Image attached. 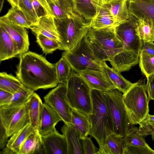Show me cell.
<instances>
[{
    "instance_id": "1",
    "label": "cell",
    "mask_w": 154,
    "mask_h": 154,
    "mask_svg": "<svg viewBox=\"0 0 154 154\" xmlns=\"http://www.w3.org/2000/svg\"><path fill=\"white\" fill-rule=\"evenodd\" d=\"M19 57L16 76L24 86L34 91L58 85L55 64L49 62L42 55L31 51Z\"/></svg>"
},
{
    "instance_id": "2",
    "label": "cell",
    "mask_w": 154,
    "mask_h": 154,
    "mask_svg": "<svg viewBox=\"0 0 154 154\" xmlns=\"http://www.w3.org/2000/svg\"><path fill=\"white\" fill-rule=\"evenodd\" d=\"M92 109L89 115L91 125L89 135L96 140L100 148L105 143L107 137L114 133L112 121L102 91L91 89Z\"/></svg>"
},
{
    "instance_id": "3",
    "label": "cell",
    "mask_w": 154,
    "mask_h": 154,
    "mask_svg": "<svg viewBox=\"0 0 154 154\" xmlns=\"http://www.w3.org/2000/svg\"><path fill=\"white\" fill-rule=\"evenodd\" d=\"M86 36L94 53L101 61H109L123 51V44L116 34V27L89 28Z\"/></svg>"
},
{
    "instance_id": "4",
    "label": "cell",
    "mask_w": 154,
    "mask_h": 154,
    "mask_svg": "<svg viewBox=\"0 0 154 154\" xmlns=\"http://www.w3.org/2000/svg\"><path fill=\"white\" fill-rule=\"evenodd\" d=\"M54 21L58 35L59 50L69 51L73 49L87 34L88 22L75 12Z\"/></svg>"
},
{
    "instance_id": "5",
    "label": "cell",
    "mask_w": 154,
    "mask_h": 154,
    "mask_svg": "<svg viewBox=\"0 0 154 154\" xmlns=\"http://www.w3.org/2000/svg\"><path fill=\"white\" fill-rule=\"evenodd\" d=\"M144 82L133 83L124 94L123 100L132 125L139 124L149 114V100Z\"/></svg>"
},
{
    "instance_id": "6",
    "label": "cell",
    "mask_w": 154,
    "mask_h": 154,
    "mask_svg": "<svg viewBox=\"0 0 154 154\" xmlns=\"http://www.w3.org/2000/svg\"><path fill=\"white\" fill-rule=\"evenodd\" d=\"M66 87L67 97L72 108L89 115L92 109L91 89L86 81L72 70Z\"/></svg>"
},
{
    "instance_id": "7",
    "label": "cell",
    "mask_w": 154,
    "mask_h": 154,
    "mask_svg": "<svg viewBox=\"0 0 154 154\" xmlns=\"http://www.w3.org/2000/svg\"><path fill=\"white\" fill-rule=\"evenodd\" d=\"M62 56L67 60L72 70L78 73L87 69L103 70L101 66L102 61L94 53L86 34L73 49L64 51Z\"/></svg>"
},
{
    "instance_id": "8",
    "label": "cell",
    "mask_w": 154,
    "mask_h": 154,
    "mask_svg": "<svg viewBox=\"0 0 154 154\" xmlns=\"http://www.w3.org/2000/svg\"><path fill=\"white\" fill-rule=\"evenodd\" d=\"M101 91L112 121L114 133L123 136L132 125L123 101V94L117 89Z\"/></svg>"
},
{
    "instance_id": "9",
    "label": "cell",
    "mask_w": 154,
    "mask_h": 154,
    "mask_svg": "<svg viewBox=\"0 0 154 154\" xmlns=\"http://www.w3.org/2000/svg\"><path fill=\"white\" fill-rule=\"evenodd\" d=\"M0 122L11 137L30 122L29 114L25 104L14 107L0 106Z\"/></svg>"
},
{
    "instance_id": "10",
    "label": "cell",
    "mask_w": 154,
    "mask_h": 154,
    "mask_svg": "<svg viewBox=\"0 0 154 154\" xmlns=\"http://www.w3.org/2000/svg\"><path fill=\"white\" fill-rule=\"evenodd\" d=\"M66 83H59L44 97L45 102L59 115L64 124L71 123L72 109L66 95Z\"/></svg>"
},
{
    "instance_id": "11",
    "label": "cell",
    "mask_w": 154,
    "mask_h": 154,
    "mask_svg": "<svg viewBox=\"0 0 154 154\" xmlns=\"http://www.w3.org/2000/svg\"><path fill=\"white\" fill-rule=\"evenodd\" d=\"M136 19L130 16L128 20L116 27V34L123 43L122 52L125 55L140 53L142 41L136 34Z\"/></svg>"
},
{
    "instance_id": "12",
    "label": "cell",
    "mask_w": 154,
    "mask_h": 154,
    "mask_svg": "<svg viewBox=\"0 0 154 154\" xmlns=\"http://www.w3.org/2000/svg\"><path fill=\"white\" fill-rule=\"evenodd\" d=\"M78 74L84 79L91 89L102 91L116 89L107 74L103 70L87 69Z\"/></svg>"
},
{
    "instance_id": "13",
    "label": "cell",
    "mask_w": 154,
    "mask_h": 154,
    "mask_svg": "<svg viewBox=\"0 0 154 154\" xmlns=\"http://www.w3.org/2000/svg\"><path fill=\"white\" fill-rule=\"evenodd\" d=\"M62 119L57 112L45 102L42 109L38 129L42 137L45 136L56 132L55 126Z\"/></svg>"
},
{
    "instance_id": "14",
    "label": "cell",
    "mask_w": 154,
    "mask_h": 154,
    "mask_svg": "<svg viewBox=\"0 0 154 154\" xmlns=\"http://www.w3.org/2000/svg\"><path fill=\"white\" fill-rule=\"evenodd\" d=\"M0 25L3 27L10 35L20 53V55L28 51L29 42L26 28L10 23L0 21Z\"/></svg>"
},
{
    "instance_id": "15",
    "label": "cell",
    "mask_w": 154,
    "mask_h": 154,
    "mask_svg": "<svg viewBox=\"0 0 154 154\" xmlns=\"http://www.w3.org/2000/svg\"><path fill=\"white\" fill-rule=\"evenodd\" d=\"M42 137L46 154H68L66 140L63 134L57 131Z\"/></svg>"
},
{
    "instance_id": "16",
    "label": "cell",
    "mask_w": 154,
    "mask_h": 154,
    "mask_svg": "<svg viewBox=\"0 0 154 154\" xmlns=\"http://www.w3.org/2000/svg\"><path fill=\"white\" fill-rule=\"evenodd\" d=\"M89 28L98 29L116 27L118 24L109 9L102 0H100L97 14L88 22Z\"/></svg>"
},
{
    "instance_id": "17",
    "label": "cell",
    "mask_w": 154,
    "mask_h": 154,
    "mask_svg": "<svg viewBox=\"0 0 154 154\" xmlns=\"http://www.w3.org/2000/svg\"><path fill=\"white\" fill-rule=\"evenodd\" d=\"M128 5L130 16L136 19L149 18L154 26V0H128Z\"/></svg>"
},
{
    "instance_id": "18",
    "label": "cell",
    "mask_w": 154,
    "mask_h": 154,
    "mask_svg": "<svg viewBox=\"0 0 154 154\" xmlns=\"http://www.w3.org/2000/svg\"><path fill=\"white\" fill-rule=\"evenodd\" d=\"M61 130L66 140L68 154H84L82 139L72 124H64Z\"/></svg>"
},
{
    "instance_id": "19",
    "label": "cell",
    "mask_w": 154,
    "mask_h": 154,
    "mask_svg": "<svg viewBox=\"0 0 154 154\" xmlns=\"http://www.w3.org/2000/svg\"><path fill=\"white\" fill-rule=\"evenodd\" d=\"M19 55V52L13 40L6 29L0 25V61Z\"/></svg>"
},
{
    "instance_id": "20",
    "label": "cell",
    "mask_w": 154,
    "mask_h": 154,
    "mask_svg": "<svg viewBox=\"0 0 154 154\" xmlns=\"http://www.w3.org/2000/svg\"><path fill=\"white\" fill-rule=\"evenodd\" d=\"M30 29L36 35L41 34L59 41L54 17L52 16L47 15L40 18L38 24Z\"/></svg>"
},
{
    "instance_id": "21",
    "label": "cell",
    "mask_w": 154,
    "mask_h": 154,
    "mask_svg": "<svg viewBox=\"0 0 154 154\" xmlns=\"http://www.w3.org/2000/svg\"><path fill=\"white\" fill-rule=\"evenodd\" d=\"M105 4L118 25L129 20L130 15L128 0H102Z\"/></svg>"
},
{
    "instance_id": "22",
    "label": "cell",
    "mask_w": 154,
    "mask_h": 154,
    "mask_svg": "<svg viewBox=\"0 0 154 154\" xmlns=\"http://www.w3.org/2000/svg\"><path fill=\"white\" fill-rule=\"evenodd\" d=\"M45 154L42 136L36 130L25 139L20 149L19 154Z\"/></svg>"
},
{
    "instance_id": "23",
    "label": "cell",
    "mask_w": 154,
    "mask_h": 154,
    "mask_svg": "<svg viewBox=\"0 0 154 154\" xmlns=\"http://www.w3.org/2000/svg\"><path fill=\"white\" fill-rule=\"evenodd\" d=\"M100 0H73L74 12L91 21L96 15Z\"/></svg>"
},
{
    "instance_id": "24",
    "label": "cell",
    "mask_w": 154,
    "mask_h": 154,
    "mask_svg": "<svg viewBox=\"0 0 154 154\" xmlns=\"http://www.w3.org/2000/svg\"><path fill=\"white\" fill-rule=\"evenodd\" d=\"M36 130L29 122L14 133L8 140L5 147L13 154H19L21 146L27 137Z\"/></svg>"
},
{
    "instance_id": "25",
    "label": "cell",
    "mask_w": 154,
    "mask_h": 154,
    "mask_svg": "<svg viewBox=\"0 0 154 154\" xmlns=\"http://www.w3.org/2000/svg\"><path fill=\"white\" fill-rule=\"evenodd\" d=\"M43 103L39 96L34 92L25 103L29 112V123L37 130L39 125Z\"/></svg>"
},
{
    "instance_id": "26",
    "label": "cell",
    "mask_w": 154,
    "mask_h": 154,
    "mask_svg": "<svg viewBox=\"0 0 154 154\" xmlns=\"http://www.w3.org/2000/svg\"><path fill=\"white\" fill-rule=\"evenodd\" d=\"M125 144L123 136L112 133L107 138L105 143L96 154H123Z\"/></svg>"
},
{
    "instance_id": "27",
    "label": "cell",
    "mask_w": 154,
    "mask_h": 154,
    "mask_svg": "<svg viewBox=\"0 0 154 154\" xmlns=\"http://www.w3.org/2000/svg\"><path fill=\"white\" fill-rule=\"evenodd\" d=\"M71 124L78 131L81 139H83L89 135L91 125L89 115L72 109Z\"/></svg>"
},
{
    "instance_id": "28",
    "label": "cell",
    "mask_w": 154,
    "mask_h": 154,
    "mask_svg": "<svg viewBox=\"0 0 154 154\" xmlns=\"http://www.w3.org/2000/svg\"><path fill=\"white\" fill-rule=\"evenodd\" d=\"M101 66L102 69L107 74L116 89L123 94L125 93L133 84V83L123 77L120 72L109 67L105 61L101 62Z\"/></svg>"
},
{
    "instance_id": "29",
    "label": "cell",
    "mask_w": 154,
    "mask_h": 154,
    "mask_svg": "<svg viewBox=\"0 0 154 154\" xmlns=\"http://www.w3.org/2000/svg\"><path fill=\"white\" fill-rule=\"evenodd\" d=\"M135 19V31L140 38L142 41L154 42V26L152 20L145 17Z\"/></svg>"
},
{
    "instance_id": "30",
    "label": "cell",
    "mask_w": 154,
    "mask_h": 154,
    "mask_svg": "<svg viewBox=\"0 0 154 154\" xmlns=\"http://www.w3.org/2000/svg\"><path fill=\"white\" fill-rule=\"evenodd\" d=\"M0 21L7 22L26 29L30 28L33 26L17 6H12L5 15L0 17Z\"/></svg>"
},
{
    "instance_id": "31",
    "label": "cell",
    "mask_w": 154,
    "mask_h": 154,
    "mask_svg": "<svg viewBox=\"0 0 154 154\" xmlns=\"http://www.w3.org/2000/svg\"><path fill=\"white\" fill-rule=\"evenodd\" d=\"M46 0L54 18H64L74 11L73 0H58L56 2H54L51 0Z\"/></svg>"
},
{
    "instance_id": "32",
    "label": "cell",
    "mask_w": 154,
    "mask_h": 154,
    "mask_svg": "<svg viewBox=\"0 0 154 154\" xmlns=\"http://www.w3.org/2000/svg\"><path fill=\"white\" fill-rule=\"evenodd\" d=\"M23 85L17 78L5 72L0 73V89L14 94Z\"/></svg>"
},
{
    "instance_id": "33",
    "label": "cell",
    "mask_w": 154,
    "mask_h": 154,
    "mask_svg": "<svg viewBox=\"0 0 154 154\" xmlns=\"http://www.w3.org/2000/svg\"><path fill=\"white\" fill-rule=\"evenodd\" d=\"M138 128L132 125L130 129L123 136L125 146H132L150 147L146 142L144 137L137 133Z\"/></svg>"
},
{
    "instance_id": "34",
    "label": "cell",
    "mask_w": 154,
    "mask_h": 154,
    "mask_svg": "<svg viewBox=\"0 0 154 154\" xmlns=\"http://www.w3.org/2000/svg\"><path fill=\"white\" fill-rule=\"evenodd\" d=\"M34 91L23 85L18 90L13 94L9 103L1 106L4 107L19 106L25 104Z\"/></svg>"
},
{
    "instance_id": "35",
    "label": "cell",
    "mask_w": 154,
    "mask_h": 154,
    "mask_svg": "<svg viewBox=\"0 0 154 154\" xmlns=\"http://www.w3.org/2000/svg\"><path fill=\"white\" fill-rule=\"evenodd\" d=\"M55 65L59 83H66L72 71L69 62L64 57L62 56Z\"/></svg>"
},
{
    "instance_id": "36",
    "label": "cell",
    "mask_w": 154,
    "mask_h": 154,
    "mask_svg": "<svg viewBox=\"0 0 154 154\" xmlns=\"http://www.w3.org/2000/svg\"><path fill=\"white\" fill-rule=\"evenodd\" d=\"M139 63L141 72L146 78L149 75L154 74V55L141 50Z\"/></svg>"
},
{
    "instance_id": "37",
    "label": "cell",
    "mask_w": 154,
    "mask_h": 154,
    "mask_svg": "<svg viewBox=\"0 0 154 154\" xmlns=\"http://www.w3.org/2000/svg\"><path fill=\"white\" fill-rule=\"evenodd\" d=\"M36 36L37 43L46 54L52 53L59 49L60 45L58 41L41 34L36 35Z\"/></svg>"
},
{
    "instance_id": "38",
    "label": "cell",
    "mask_w": 154,
    "mask_h": 154,
    "mask_svg": "<svg viewBox=\"0 0 154 154\" xmlns=\"http://www.w3.org/2000/svg\"><path fill=\"white\" fill-rule=\"evenodd\" d=\"M18 7L33 26L38 24L39 18L34 9L31 0H19Z\"/></svg>"
},
{
    "instance_id": "39",
    "label": "cell",
    "mask_w": 154,
    "mask_h": 154,
    "mask_svg": "<svg viewBox=\"0 0 154 154\" xmlns=\"http://www.w3.org/2000/svg\"><path fill=\"white\" fill-rule=\"evenodd\" d=\"M154 154V150L150 147L125 146L123 154Z\"/></svg>"
},
{
    "instance_id": "40",
    "label": "cell",
    "mask_w": 154,
    "mask_h": 154,
    "mask_svg": "<svg viewBox=\"0 0 154 154\" xmlns=\"http://www.w3.org/2000/svg\"><path fill=\"white\" fill-rule=\"evenodd\" d=\"M139 128H138L137 133L145 137L151 135L152 140H154V127L151 124L142 121L139 124Z\"/></svg>"
},
{
    "instance_id": "41",
    "label": "cell",
    "mask_w": 154,
    "mask_h": 154,
    "mask_svg": "<svg viewBox=\"0 0 154 154\" xmlns=\"http://www.w3.org/2000/svg\"><path fill=\"white\" fill-rule=\"evenodd\" d=\"M82 139L84 154H96L99 148L94 144L91 137H87Z\"/></svg>"
},
{
    "instance_id": "42",
    "label": "cell",
    "mask_w": 154,
    "mask_h": 154,
    "mask_svg": "<svg viewBox=\"0 0 154 154\" xmlns=\"http://www.w3.org/2000/svg\"><path fill=\"white\" fill-rule=\"evenodd\" d=\"M146 78L147 82L145 88L149 99V101L154 100V74L149 75Z\"/></svg>"
},
{
    "instance_id": "43",
    "label": "cell",
    "mask_w": 154,
    "mask_h": 154,
    "mask_svg": "<svg viewBox=\"0 0 154 154\" xmlns=\"http://www.w3.org/2000/svg\"><path fill=\"white\" fill-rule=\"evenodd\" d=\"M32 5L39 18L49 15L45 8L38 0H31Z\"/></svg>"
},
{
    "instance_id": "44",
    "label": "cell",
    "mask_w": 154,
    "mask_h": 154,
    "mask_svg": "<svg viewBox=\"0 0 154 154\" xmlns=\"http://www.w3.org/2000/svg\"><path fill=\"white\" fill-rule=\"evenodd\" d=\"M13 94L6 91L0 89V106L8 104Z\"/></svg>"
},
{
    "instance_id": "45",
    "label": "cell",
    "mask_w": 154,
    "mask_h": 154,
    "mask_svg": "<svg viewBox=\"0 0 154 154\" xmlns=\"http://www.w3.org/2000/svg\"><path fill=\"white\" fill-rule=\"evenodd\" d=\"M5 129L0 122V149H3L6 146L8 140Z\"/></svg>"
},
{
    "instance_id": "46",
    "label": "cell",
    "mask_w": 154,
    "mask_h": 154,
    "mask_svg": "<svg viewBox=\"0 0 154 154\" xmlns=\"http://www.w3.org/2000/svg\"><path fill=\"white\" fill-rule=\"evenodd\" d=\"M141 50L149 54L154 55V42L142 41Z\"/></svg>"
},
{
    "instance_id": "47",
    "label": "cell",
    "mask_w": 154,
    "mask_h": 154,
    "mask_svg": "<svg viewBox=\"0 0 154 154\" xmlns=\"http://www.w3.org/2000/svg\"><path fill=\"white\" fill-rule=\"evenodd\" d=\"M45 8L49 15L54 17L53 14L46 0H38Z\"/></svg>"
},
{
    "instance_id": "48",
    "label": "cell",
    "mask_w": 154,
    "mask_h": 154,
    "mask_svg": "<svg viewBox=\"0 0 154 154\" xmlns=\"http://www.w3.org/2000/svg\"><path fill=\"white\" fill-rule=\"evenodd\" d=\"M146 123H149L154 122V115L148 114L143 121Z\"/></svg>"
},
{
    "instance_id": "49",
    "label": "cell",
    "mask_w": 154,
    "mask_h": 154,
    "mask_svg": "<svg viewBox=\"0 0 154 154\" xmlns=\"http://www.w3.org/2000/svg\"><path fill=\"white\" fill-rule=\"evenodd\" d=\"M19 0H8V1L10 4L11 6H18V2Z\"/></svg>"
},
{
    "instance_id": "50",
    "label": "cell",
    "mask_w": 154,
    "mask_h": 154,
    "mask_svg": "<svg viewBox=\"0 0 154 154\" xmlns=\"http://www.w3.org/2000/svg\"><path fill=\"white\" fill-rule=\"evenodd\" d=\"M4 0H0V12H1L3 8Z\"/></svg>"
},
{
    "instance_id": "51",
    "label": "cell",
    "mask_w": 154,
    "mask_h": 154,
    "mask_svg": "<svg viewBox=\"0 0 154 154\" xmlns=\"http://www.w3.org/2000/svg\"><path fill=\"white\" fill-rule=\"evenodd\" d=\"M52 2H57L58 0H51Z\"/></svg>"
},
{
    "instance_id": "52",
    "label": "cell",
    "mask_w": 154,
    "mask_h": 154,
    "mask_svg": "<svg viewBox=\"0 0 154 154\" xmlns=\"http://www.w3.org/2000/svg\"><path fill=\"white\" fill-rule=\"evenodd\" d=\"M149 123V124H151L154 127V122H151V123Z\"/></svg>"
}]
</instances>
